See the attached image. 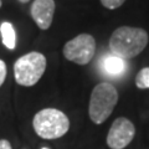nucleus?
<instances>
[{"instance_id": "nucleus-1", "label": "nucleus", "mask_w": 149, "mask_h": 149, "mask_svg": "<svg viewBox=\"0 0 149 149\" xmlns=\"http://www.w3.org/2000/svg\"><path fill=\"white\" fill-rule=\"evenodd\" d=\"M149 36L141 27L120 26L116 29L109 39V49L112 55L120 58L136 57L148 45Z\"/></svg>"}, {"instance_id": "nucleus-2", "label": "nucleus", "mask_w": 149, "mask_h": 149, "mask_svg": "<svg viewBox=\"0 0 149 149\" xmlns=\"http://www.w3.org/2000/svg\"><path fill=\"white\" fill-rule=\"evenodd\" d=\"M118 102V92L109 82L98 83L91 93L88 116L93 123L102 124L113 112Z\"/></svg>"}, {"instance_id": "nucleus-3", "label": "nucleus", "mask_w": 149, "mask_h": 149, "mask_svg": "<svg viewBox=\"0 0 149 149\" xmlns=\"http://www.w3.org/2000/svg\"><path fill=\"white\" fill-rule=\"evenodd\" d=\"M35 133L42 139H57L63 137L70 129V119L62 111L44 108L32 119Z\"/></svg>"}, {"instance_id": "nucleus-4", "label": "nucleus", "mask_w": 149, "mask_h": 149, "mask_svg": "<svg viewBox=\"0 0 149 149\" xmlns=\"http://www.w3.org/2000/svg\"><path fill=\"white\" fill-rule=\"evenodd\" d=\"M46 65L47 61L45 55L37 51H32L21 56L14 63V77L16 83L24 87L36 85L45 73Z\"/></svg>"}, {"instance_id": "nucleus-5", "label": "nucleus", "mask_w": 149, "mask_h": 149, "mask_svg": "<svg viewBox=\"0 0 149 149\" xmlns=\"http://www.w3.org/2000/svg\"><path fill=\"white\" fill-rule=\"evenodd\" d=\"M65 58L77 65H87L96 52V40L90 34H80L63 46Z\"/></svg>"}, {"instance_id": "nucleus-6", "label": "nucleus", "mask_w": 149, "mask_h": 149, "mask_svg": "<svg viewBox=\"0 0 149 149\" xmlns=\"http://www.w3.org/2000/svg\"><path fill=\"white\" fill-rule=\"evenodd\" d=\"M136 128L128 118L119 117L112 123L107 134V146L111 149H124L133 141Z\"/></svg>"}, {"instance_id": "nucleus-7", "label": "nucleus", "mask_w": 149, "mask_h": 149, "mask_svg": "<svg viewBox=\"0 0 149 149\" xmlns=\"http://www.w3.org/2000/svg\"><path fill=\"white\" fill-rule=\"evenodd\" d=\"M55 1L54 0H34L30 9L31 17L41 30L50 29L55 14Z\"/></svg>"}, {"instance_id": "nucleus-8", "label": "nucleus", "mask_w": 149, "mask_h": 149, "mask_svg": "<svg viewBox=\"0 0 149 149\" xmlns=\"http://www.w3.org/2000/svg\"><path fill=\"white\" fill-rule=\"evenodd\" d=\"M102 66H103L106 73L112 74V76H118V74H120L124 71L125 63H124V60L118 57V56L108 55L104 57Z\"/></svg>"}, {"instance_id": "nucleus-9", "label": "nucleus", "mask_w": 149, "mask_h": 149, "mask_svg": "<svg viewBox=\"0 0 149 149\" xmlns=\"http://www.w3.org/2000/svg\"><path fill=\"white\" fill-rule=\"evenodd\" d=\"M0 34H1L3 44L6 49L14 50L16 46V32L14 26L8 21H4L0 25Z\"/></svg>"}, {"instance_id": "nucleus-10", "label": "nucleus", "mask_w": 149, "mask_h": 149, "mask_svg": "<svg viewBox=\"0 0 149 149\" xmlns=\"http://www.w3.org/2000/svg\"><path fill=\"white\" fill-rule=\"evenodd\" d=\"M136 86L141 90L149 88V67H144L137 73L136 76Z\"/></svg>"}, {"instance_id": "nucleus-11", "label": "nucleus", "mask_w": 149, "mask_h": 149, "mask_svg": "<svg viewBox=\"0 0 149 149\" xmlns=\"http://www.w3.org/2000/svg\"><path fill=\"white\" fill-rule=\"evenodd\" d=\"M125 0H101L102 5L104 8L109 9V10H113V9H117L119 6H122V4Z\"/></svg>"}, {"instance_id": "nucleus-12", "label": "nucleus", "mask_w": 149, "mask_h": 149, "mask_svg": "<svg viewBox=\"0 0 149 149\" xmlns=\"http://www.w3.org/2000/svg\"><path fill=\"white\" fill-rule=\"evenodd\" d=\"M5 78H6V65L3 60H0V87L3 86Z\"/></svg>"}, {"instance_id": "nucleus-13", "label": "nucleus", "mask_w": 149, "mask_h": 149, "mask_svg": "<svg viewBox=\"0 0 149 149\" xmlns=\"http://www.w3.org/2000/svg\"><path fill=\"white\" fill-rule=\"evenodd\" d=\"M0 149H13L11 144L6 139H0Z\"/></svg>"}, {"instance_id": "nucleus-14", "label": "nucleus", "mask_w": 149, "mask_h": 149, "mask_svg": "<svg viewBox=\"0 0 149 149\" xmlns=\"http://www.w3.org/2000/svg\"><path fill=\"white\" fill-rule=\"evenodd\" d=\"M17 1H20V3H22V4H25V3H29L30 0H17Z\"/></svg>"}, {"instance_id": "nucleus-15", "label": "nucleus", "mask_w": 149, "mask_h": 149, "mask_svg": "<svg viewBox=\"0 0 149 149\" xmlns=\"http://www.w3.org/2000/svg\"><path fill=\"white\" fill-rule=\"evenodd\" d=\"M41 149H50V148H49V147H42Z\"/></svg>"}, {"instance_id": "nucleus-16", "label": "nucleus", "mask_w": 149, "mask_h": 149, "mask_svg": "<svg viewBox=\"0 0 149 149\" xmlns=\"http://www.w3.org/2000/svg\"><path fill=\"white\" fill-rule=\"evenodd\" d=\"M1 5H3V1H1V0H0V8H1Z\"/></svg>"}]
</instances>
